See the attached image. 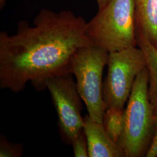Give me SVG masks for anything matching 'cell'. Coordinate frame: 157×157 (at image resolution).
<instances>
[{"label": "cell", "mask_w": 157, "mask_h": 157, "mask_svg": "<svg viewBox=\"0 0 157 157\" xmlns=\"http://www.w3.org/2000/svg\"><path fill=\"white\" fill-rule=\"evenodd\" d=\"M149 75L147 67L135 80L124 110V127L118 145L124 157L146 155L155 129V115L148 97Z\"/></svg>", "instance_id": "3"}, {"label": "cell", "mask_w": 157, "mask_h": 157, "mask_svg": "<svg viewBox=\"0 0 157 157\" xmlns=\"http://www.w3.org/2000/svg\"><path fill=\"white\" fill-rule=\"evenodd\" d=\"M86 21L69 10H41L33 25L17 24V32H0V88L17 93L28 82L45 90L49 78L69 73V65L78 48L91 44Z\"/></svg>", "instance_id": "1"}, {"label": "cell", "mask_w": 157, "mask_h": 157, "mask_svg": "<svg viewBox=\"0 0 157 157\" xmlns=\"http://www.w3.org/2000/svg\"><path fill=\"white\" fill-rule=\"evenodd\" d=\"M147 157H157V114L155 119V129L151 145L146 154Z\"/></svg>", "instance_id": "13"}, {"label": "cell", "mask_w": 157, "mask_h": 157, "mask_svg": "<svg viewBox=\"0 0 157 157\" xmlns=\"http://www.w3.org/2000/svg\"><path fill=\"white\" fill-rule=\"evenodd\" d=\"M103 82L105 107L124 109L137 75L147 67L144 52L137 46L108 54Z\"/></svg>", "instance_id": "5"}, {"label": "cell", "mask_w": 157, "mask_h": 157, "mask_svg": "<svg viewBox=\"0 0 157 157\" xmlns=\"http://www.w3.org/2000/svg\"><path fill=\"white\" fill-rule=\"evenodd\" d=\"M108 53L93 44L76 51L69 65V73L76 78L78 94L93 121L102 123L105 112L103 98L102 74L107 65Z\"/></svg>", "instance_id": "4"}, {"label": "cell", "mask_w": 157, "mask_h": 157, "mask_svg": "<svg viewBox=\"0 0 157 157\" xmlns=\"http://www.w3.org/2000/svg\"><path fill=\"white\" fill-rule=\"evenodd\" d=\"M83 128L88 145L89 157H124L117 143L107 135L102 123L93 121L89 115L84 118Z\"/></svg>", "instance_id": "7"}, {"label": "cell", "mask_w": 157, "mask_h": 157, "mask_svg": "<svg viewBox=\"0 0 157 157\" xmlns=\"http://www.w3.org/2000/svg\"><path fill=\"white\" fill-rule=\"evenodd\" d=\"M124 110L116 107L108 108L102 119V124L107 135L118 144L124 130Z\"/></svg>", "instance_id": "10"}, {"label": "cell", "mask_w": 157, "mask_h": 157, "mask_svg": "<svg viewBox=\"0 0 157 157\" xmlns=\"http://www.w3.org/2000/svg\"><path fill=\"white\" fill-rule=\"evenodd\" d=\"M22 144L13 143L7 140L4 135L0 136V157H21L22 155Z\"/></svg>", "instance_id": "11"}, {"label": "cell", "mask_w": 157, "mask_h": 157, "mask_svg": "<svg viewBox=\"0 0 157 157\" xmlns=\"http://www.w3.org/2000/svg\"><path fill=\"white\" fill-rule=\"evenodd\" d=\"M109 1L110 0H96L98 7V10L103 8Z\"/></svg>", "instance_id": "14"}, {"label": "cell", "mask_w": 157, "mask_h": 157, "mask_svg": "<svg viewBox=\"0 0 157 157\" xmlns=\"http://www.w3.org/2000/svg\"><path fill=\"white\" fill-rule=\"evenodd\" d=\"M136 31L157 48V0H134Z\"/></svg>", "instance_id": "8"}, {"label": "cell", "mask_w": 157, "mask_h": 157, "mask_svg": "<svg viewBox=\"0 0 157 157\" xmlns=\"http://www.w3.org/2000/svg\"><path fill=\"white\" fill-rule=\"evenodd\" d=\"M72 75H56L45 81V89L50 93L58 116L59 133L63 142L71 145L72 141L83 130L82 98Z\"/></svg>", "instance_id": "6"}, {"label": "cell", "mask_w": 157, "mask_h": 157, "mask_svg": "<svg viewBox=\"0 0 157 157\" xmlns=\"http://www.w3.org/2000/svg\"><path fill=\"white\" fill-rule=\"evenodd\" d=\"M137 46L144 52L148 71V97L154 108L155 115L157 114V48L140 32L136 31Z\"/></svg>", "instance_id": "9"}, {"label": "cell", "mask_w": 157, "mask_h": 157, "mask_svg": "<svg viewBox=\"0 0 157 157\" xmlns=\"http://www.w3.org/2000/svg\"><path fill=\"white\" fill-rule=\"evenodd\" d=\"M71 146L73 149V155L75 157H88V145L84 130L72 141Z\"/></svg>", "instance_id": "12"}, {"label": "cell", "mask_w": 157, "mask_h": 157, "mask_svg": "<svg viewBox=\"0 0 157 157\" xmlns=\"http://www.w3.org/2000/svg\"><path fill=\"white\" fill-rule=\"evenodd\" d=\"M86 34L108 54L137 46L134 0H110L87 22Z\"/></svg>", "instance_id": "2"}]
</instances>
